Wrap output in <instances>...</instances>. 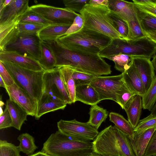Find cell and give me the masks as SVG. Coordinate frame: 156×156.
<instances>
[{
    "instance_id": "obj_9",
    "label": "cell",
    "mask_w": 156,
    "mask_h": 156,
    "mask_svg": "<svg viewBox=\"0 0 156 156\" xmlns=\"http://www.w3.org/2000/svg\"><path fill=\"white\" fill-rule=\"evenodd\" d=\"M29 9L54 24L70 25L78 14L66 8L57 7L42 4L34 5Z\"/></svg>"
},
{
    "instance_id": "obj_44",
    "label": "cell",
    "mask_w": 156,
    "mask_h": 156,
    "mask_svg": "<svg viewBox=\"0 0 156 156\" xmlns=\"http://www.w3.org/2000/svg\"><path fill=\"white\" fill-rule=\"evenodd\" d=\"M83 27V17L81 14H78L75 17L73 24L68 29L65 35L75 33L80 30Z\"/></svg>"
},
{
    "instance_id": "obj_47",
    "label": "cell",
    "mask_w": 156,
    "mask_h": 156,
    "mask_svg": "<svg viewBox=\"0 0 156 156\" xmlns=\"http://www.w3.org/2000/svg\"><path fill=\"white\" fill-rule=\"evenodd\" d=\"M156 156V130L151 138L144 155V156Z\"/></svg>"
},
{
    "instance_id": "obj_48",
    "label": "cell",
    "mask_w": 156,
    "mask_h": 156,
    "mask_svg": "<svg viewBox=\"0 0 156 156\" xmlns=\"http://www.w3.org/2000/svg\"><path fill=\"white\" fill-rule=\"evenodd\" d=\"M91 5H101L108 7V0H90L88 3Z\"/></svg>"
},
{
    "instance_id": "obj_16",
    "label": "cell",
    "mask_w": 156,
    "mask_h": 156,
    "mask_svg": "<svg viewBox=\"0 0 156 156\" xmlns=\"http://www.w3.org/2000/svg\"><path fill=\"white\" fill-rule=\"evenodd\" d=\"M108 7L126 23L138 18V9L133 2L123 0H108Z\"/></svg>"
},
{
    "instance_id": "obj_22",
    "label": "cell",
    "mask_w": 156,
    "mask_h": 156,
    "mask_svg": "<svg viewBox=\"0 0 156 156\" xmlns=\"http://www.w3.org/2000/svg\"><path fill=\"white\" fill-rule=\"evenodd\" d=\"M75 97L76 101H80L91 106L100 101L98 92L90 84L76 86Z\"/></svg>"
},
{
    "instance_id": "obj_3",
    "label": "cell",
    "mask_w": 156,
    "mask_h": 156,
    "mask_svg": "<svg viewBox=\"0 0 156 156\" xmlns=\"http://www.w3.org/2000/svg\"><path fill=\"white\" fill-rule=\"evenodd\" d=\"M57 40L70 50L89 54H98L110 44L112 39L83 27L79 31L62 36Z\"/></svg>"
},
{
    "instance_id": "obj_30",
    "label": "cell",
    "mask_w": 156,
    "mask_h": 156,
    "mask_svg": "<svg viewBox=\"0 0 156 156\" xmlns=\"http://www.w3.org/2000/svg\"><path fill=\"white\" fill-rule=\"evenodd\" d=\"M17 139L20 142L18 146L20 151L28 155L33 154L38 148L35 144L34 137L27 133L20 134Z\"/></svg>"
},
{
    "instance_id": "obj_1",
    "label": "cell",
    "mask_w": 156,
    "mask_h": 156,
    "mask_svg": "<svg viewBox=\"0 0 156 156\" xmlns=\"http://www.w3.org/2000/svg\"><path fill=\"white\" fill-rule=\"evenodd\" d=\"M46 42L55 55V67L69 66L96 76L108 75L112 73L111 66L98 54H89L70 50L57 40Z\"/></svg>"
},
{
    "instance_id": "obj_28",
    "label": "cell",
    "mask_w": 156,
    "mask_h": 156,
    "mask_svg": "<svg viewBox=\"0 0 156 156\" xmlns=\"http://www.w3.org/2000/svg\"><path fill=\"white\" fill-rule=\"evenodd\" d=\"M109 117L110 121L114 123L116 128L123 133L128 136H131L135 133L134 128L122 115L112 112L109 114Z\"/></svg>"
},
{
    "instance_id": "obj_54",
    "label": "cell",
    "mask_w": 156,
    "mask_h": 156,
    "mask_svg": "<svg viewBox=\"0 0 156 156\" xmlns=\"http://www.w3.org/2000/svg\"><path fill=\"white\" fill-rule=\"evenodd\" d=\"M0 87H3L5 88V89L6 87V85L3 80L1 77H0Z\"/></svg>"
},
{
    "instance_id": "obj_20",
    "label": "cell",
    "mask_w": 156,
    "mask_h": 156,
    "mask_svg": "<svg viewBox=\"0 0 156 156\" xmlns=\"http://www.w3.org/2000/svg\"><path fill=\"white\" fill-rule=\"evenodd\" d=\"M156 127L144 130L140 133L135 132L128 136L132 147L136 156H144L147 148Z\"/></svg>"
},
{
    "instance_id": "obj_18",
    "label": "cell",
    "mask_w": 156,
    "mask_h": 156,
    "mask_svg": "<svg viewBox=\"0 0 156 156\" xmlns=\"http://www.w3.org/2000/svg\"><path fill=\"white\" fill-rule=\"evenodd\" d=\"M0 61L14 63L26 69L37 71L44 70L38 62L15 52L0 51Z\"/></svg>"
},
{
    "instance_id": "obj_11",
    "label": "cell",
    "mask_w": 156,
    "mask_h": 156,
    "mask_svg": "<svg viewBox=\"0 0 156 156\" xmlns=\"http://www.w3.org/2000/svg\"><path fill=\"white\" fill-rule=\"evenodd\" d=\"M41 41L37 35L19 37L8 45L5 51L15 52L38 61L41 58Z\"/></svg>"
},
{
    "instance_id": "obj_26",
    "label": "cell",
    "mask_w": 156,
    "mask_h": 156,
    "mask_svg": "<svg viewBox=\"0 0 156 156\" xmlns=\"http://www.w3.org/2000/svg\"><path fill=\"white\" fill-rule=\"evenodd\" d=\"M38 62L45 71L55 67L56 59L54 53L47 42L43 41H41V58Z\"/></svg>"
},
{
    "instance_id": "obj_36",
    "label": "cell",
    "mask_w": 156,
    "mask_h": 156,
    "mask_svg": "<svg viewBox=\"0 0 156 156\" xmlns=\"http://www.w3.org/2000/svg\"><path fill=\"white\" fill-rule=\"evenodd\" d=\"M45 26L27 23H20L18 25L19 37L37 35L38 33Z\"/></svg>"
},
{
    "instance_id": "obj_13",
    "label": "cell",
    "mask_w": 156,
    "mask_h": 156,
    "mask_svg": "<svg viewBox=\"0 0 156 156\" xmlns=\"http://www.w3.org/2000/svg\"><path fill=\"white\" fill-rule=\"evenodd\" d=\"M66 105L52 89L43 88L42 95L37 105L35 119L38 120L43 115L48 112L63 110Z\"/></svg>"
},
{
    "instance_id": "obj_46",
    "label": "cell",
    "mask_w": 156,
    "mask_h": 156,
    "mask_svg": "<svg viewBox=\"0 0 156 156\" xmlns=\"http://www.w3.org/2000/svg\"><path fill=\"white\" fill-rule=\"evenodd\" d=\"M0 77L3 80L6 87L10 86L15 83L12 77L1 61H0Z\"/></svg>"
},
{
    "instance_id": "obj_50",
    "label": "cell",
    "mask_w": 156,
    "mask_h": 156,
    "mask_svg": "<svg viewBox=\"0 0 156 156\" xmlns=\"http://www.w3.org/2000/svg\"><path fill=\"white\" fill-rule=\"evenodd\" d=\"M12 0H0V12L8 5Z\"/></svg>"
},
{
    "instance_id": "obj_51",
    "label": "cell",
    "mask_w": 156,
    "mask_h": 156,
    "mask_svg": "<svg viewBox=\"0 0 156 156\" xmlns=\"http://www.w3.org/2000/svg\"><path fill=\"white\" fill-rule=\"evenodd\" d=\"M27 156H51L46 154L41 151L36 152L32 154L28 155Z\"/></svg>"
},
{
    "instance_id": "obj_32",
    "label": "cell",
    "mask_w": 156,
    "mask_h": 156,
    "mask_svg": "<svg viewBox=\"0 0 156 156\" xmlns=\"http://www.w3.org/2000/svg\"><path fill=\"white\" fill-rule=\"evenodd\" d=\"M142 100L143 108L151 111L156 102V75Z\"/></svg>"
},
{
    "instance_id": "obj_33",
    "label": "cell",
    "mask_w": 156,
    "mask_h": 156,
    "mask_svg": "<svg viewBox=\"0 0 156 156\" xmlns=\"http://www.w3.org/2000/svg\"><path fill=\"white\" fill-rule=\"evenodd\" d=\"M133 57L125 54H119L109 57L107 59L113 61L115 63V69L122 73L130 66Z\"/></svg>"
},
{
    "instance_id": "obj_53",
    "label": "cell",
    "mask_w": 156,
    "mask_h": 156,
    "mask_svg": "<svg viewBox=\"0 0 156 156\" xmlns=\"http://www.w3.org/2000/svg\"><path fill=\"white\" fill-rule=\"evenodd\" d=\"M151 114L154 115H156V102L151 111Z\"/></svg>"
},
{
    "instance_id": "obj_24",
    "label": "cell",
    "mask_w": 156,
    "mask_h": 156,
    "mask_svg": "<svg viewBox=\"0 0 156 156\" xmlns=\"http://www.w3.org/2000/svg\"><path fill=\"white\" fill-rule=\"evenodd\" d=\"M70 25L53 24L46 26L37 34L41 40L48 42L58 39L64 35Z\"/></svg>"
},
{
    "instance_id": "obj_41",
    "label": "cell",
    "mask_w": 156,
    "mask_h": 156,
    "mask_svg": "<svg viewBox=\"0 0 156 156\" xmlns=\"http://www.w3.org/2000/svg\"><path fill=\"white\" fill-rule=\"evenodd\" d=\"M73 78L76 86L90 84L96 76L89 74L78 71L73 68Z\"/></svg>"
},
{
    "instance_id": "obj_10",
    "label": "cell",
    "mask_w": 156,
    "mask_h": 156,
    "mask_svg": "<svg viewBox=\"0 0 156 156\" xmlns=\"http://www.w3.org/2000/svg\"><path fill=\"white\" fill-rule=\"evenodd\" d=\"M57 126L58 131L63 134L81 140H94L99 133L87 122H79L76 119L69 121L61 119L57 122Z\"/></svg>"
},
{
    "instance_id": "obj_12",
    "label": "cell",
    "mask_w": 156,
    "mask_h": 156,
    "mask_svg": "<svg viewBox=\"0 0 156 156\" xmlns=\"http://www.w3.org/2000/svg\"><path fill=\"white\" fill-rule=\"evenodd\" d=\"M5 90L10 100L22 108L28 115L35 116L37 104L28 93L15 83L10 86L6 87Z\"/></svg>"
},
{
    "instance_id": "obj_52",
    "label": "cell",
    "mask_w": 156,
    "mask_h": 156,
    "mask_svg": "<svg viewBox=\"0 0 156 156\" xmlns=\"http://www.w3.org/2000/svg\"><path fill=\"white\" fill-rule=\"evenodd\" d=\"M152 58L153 59L151 61V62L152 63L156 73L155 75H156V53Z\"/></svg>"
},
{
    "instance_id": "obj_21",
    "label": "cell",
    "mask_w": 156,
    "mask_h": 156,
    "mask_svg": "<svg viewBox=\"0 0 156 156\" xmlns=\"http://www.w3.org/2000/svg\"><path fill=\"white\" fill-rule=\"evenodd\" d=\"M122 73L124 83L130 90L141 97L144 95L146 91L143 84L132 62L129 68Z\"/></svg>"
},
{
    "instance_id": "obj_35",
    "label": "cell",
    "mask_w": 156,
    "mask_h": 156,
    "mask_svg": "<svg viewBox=\"0 0 156 156\" xmlns=\"http://www.w3.org/2000/svg\"><path fill=\"white\" fill-rule=\"evenodd\" d=\"M138 10L140 23L144 31H156V17Z\"/></svg>"
},
{
    "instance_id": "obj_29",
    "label": "cell",
    "mask_w": 156,
    "mask_h": 156,
    "mask_svg": "<svg viewBox=\"0 0 156 156\" xmlns=\"http://www.w3.org/2000/svg\"><path fill=\"white\" fill-rule=\"evenodd\" d=\"M89 114L90 118L87 122L98 129L102 123L107 119L108 112L106 109L96 104L91 105Z\"/></svg>"
},
{
    "instance_id": "obj_15",
    "label": "cell",
    "mask_w": 156,
    "mask_h": 156,
    "mask_svg": "<svg viewBox=\"0 0 156 156\" xmlns=\"http://www.w3.org/2000/svg\"><path fill=\"white\" fill-rule=\"evenodd\" d=\"M151 58L144 57H133L132 61V64L141 78L146 92L155 76Z\"/></svg>"
},
{
    "instance_id": "obj_39",
    "label": "cell",
    "mask_w": 156,
    "mask_h": 156,
    "mask_svg": "<svg viewBox=\"0 0 156 156\" xmlns=\"http://www.w3.org/2000/svg\"><path fill=\"white\" fill-rule=\"evenodd\" d=\"M109 15L114 23L117 30L123 40H125L128 32V26L127 23L111 10Z\"/></svg>"
},
{
    "instance_id": "obj_40",
    "label": "cell",
    "mask_w": 156,
    "mask_h": 156,
    "mask_svg": "<svg viewBox=\"0 0 156 156\" xmlns=\"http://www.w3.org/2000/svg\"><path fill=\"white\" fill-rule=\"evenodd\" d=\"M156 127V115L151 114L140 120L136 126L134 128L135 132L139 133L149 129Z\"/></svg>"
},
{
    "instance_id": "obj_42",
    "label": "cell",
    "mask_w": 156,
    "mask_h": 156,
    "mask_svg": "<svg viewBox=\"0 0 156 156\" xmlns=\"http://www.w3.org/2000/svg\"><path fill=\"white\" fill-rule=\"evenodd\" d=\"M136 94L129 89L122 91L118 94L116 96V102L124 109L125 106Z\"/></svg>"
},
{
    "instance_id": "obj_6",
    "label": "cell",
    "mask_w": 156,
    "mask_h": 156,
    "mask_svg": "<svg viewBox=\"0 0 156 156\" xmlns=\"http://www.w3.org/2000/svg\"><path fill=\"white\" fill-rule=\"evenodd\" d=\"M156 53V43L146 37L135 41L112 39L110 44L98 54L102 58H107L119 54L151 58Z\"/></svg>"
},
{
    "instance_id": "obj_58",
    "label": "cell",
    "mask_w": 156,
    "mask_h": 156,
    "mask_svg": "<svg viewBox=\"0 0 156 156\" xmlns=\"http://www.w3.org/2000/svg\"></svg>"
},
{
    "instance_id": "obj_8",
    "label": "cell",
    "mask_w": 156,
    "mask_h": 156,
    "mask_svg": "<svg viewBox=\"0 0 156 156\" xmlns=\"http://www.w3.org/2000/svg\"><path fill=\"white\" fill-rule=\"evenodd\" d=\"M90 84L98 92L100 101L109 99L116 102L117 94L128 88L124 83L122 73L116 76H95Z\"/></svg>"
},
{
    "instance_id": "obj_4",
    "label": "cell",
    "mask_w": 156,
    "mask_h": 156,
    "mask_svg": "<svg viewBox=\"0 0 156 156\" xmlns=\"http://www.w3.org/2000/svg\"><path fill=\"white\" fill-rule=\"evenodd\" d=\"M41 151L51 156H85L93 153L90 141L66 136L58 130L50 135Z\"/></svg>"
},
{
    "instance_id": "obj_57",
    "label": "cell",
    "mask_w": 156,
    "mask_h": 156,
    "mask_svg": "<svg viewBox=\"0 0 156 156\" xmlns=\"http://www.w3.org/2000/svg\"><path fill=\"white\" fill-rule=\"evenodd\" d=\"M85 156H89V155Z\"/></svg>"
},
{
    "instance_id": "obj_55",
    "label": "cell",
    "mask_w": 156,
    "mask_h": 156,
    "mask_svg": "<svg viewBox=\"0 0 156 156\" xmlns=\"http://www.w3.org/2000/svg\"><path fill=\"white\" fill-rule=\"evenodd\" d=\"M89 156H103L98 154L95 153L94 152L90 154Z\"/></svg>"
},
{
    "instance_id": "obj_49",
    "label": "cell",
    "mask_w": 156,
    "mask_h": 156,
    "mask_svg": "<svg viewBox=\"0 0 156 156\" xmlns=\"http://www.w3.org/2000/svg\"><path fill=\"white\" fill-rule=\"evenodd\" d=\"M147 37L151 41L156 43V31H144Z\"/></svg>"
},
{
    "instance_id": "obj_45",
    "label": "cell",
    "mask_w": 156,
    "mask_h": 156,
    "mask_svg": "<svg viewBox=\"0 0 156 156\" xmlns=\"http://www.w3.org/2000/svg\"><path fill=\"white\" fill-rule=\"evenodd\" d=\"M12 126V121L10 115L6 106L3 113L0 115L1 129Z\"/></svg>"
},
{
    "instance_id": "obj_56",
    "label": "cell",
    "mask_w": 156,
    "mask_h": 156,
    "mask_svg": "<svg viewBox=\"0 0 156 156\" xmlns=\"http://www.w3.org/2000/svg\"><path fill=\"white\" fill-rule=\"evenodd\" d=\"M5 105L4 103L1 100L0 101V107H2Z\"/></svg>"
},
{
    "instance_id": "obj_43",
    "label": "cell",
    "mask_w": 156,
    "mask_h": 156,
    "mask_svg": "<svg viewBox=\"0 0 156 156\" xmlns=\"http://www.w3.org/2000/svg\"><path fill=\"white\" fill-rule=\"evenodd\" d=\"M90 0H64L63 3L66 8L80 13L84 6L88 4Z\"/></svg>"
},
{
    "instance_id": "obj_14",
    "label": "cell",
    "mask_w": 156,
    "mask_h": 156,
    "mask_svg": "<svg viewBox=\"0 0 156 156\" xmlns=\"http://www.w3.org/2000/svg\"><path fill=\"white\" fill-rule=\"evenodd\" d=\"M44 88H51L66 104H72L63 82L59 68L45 71L43 76Z\"/></svg>"
},
{
    "instance_id": "obj_23",
    "label": "cell",
    "mask_w": 156,
    "mask_h": 156,
    "mask_svg": "<svg viewBox=\"0 0 156 156\" xmlns=\"http://www.w3.org/2000/svg\"><path fill=\"white\" fill-rule=\"evenodd\" d=\"M143 108L142 97L136 95L125 106V110L128 121L134 128L138 125L140 120Z\"/></svg>"
},
{
    "instance_id": "obj_2",
    "label": "cell",
    "mask_w": 156,
    "mask_h": 156,
    "mask_svg": "<svg viewBox=\"0 0 156 156\" xmlns=\"http://www.w3.org/2000/svg\"><path fill=\"white\" fill-rule=\"evenodd\" d=\"M93 152L103 156H136L128 136L111 125L92 142Z\"/></svg>"
},
{
    "instance_id": "obj_34",
    "label": "cell",
    "mask_w": 156,
    "mask_h": 156,
    "mask_svg": "<svg viewBox=\"0 0 156 156\" xmlns=\"http://www.w3.org/2000/svg\"><path fill=\"white\" fill-rule=\"evenodd\" d=\"M20 23H27L47 26L54 24L29 9L22 16Z\"/></svg>"
},
{
    "instance_id": "obj_38",
    "label": "cell",
    "mask_w": 156,
    "mask_h": 156,
    "mask_svg": "<svg viewBox=\"0 0 156 156\" xmlns=\"http://www.w3.org/2000/svg\"><path fill=\"white\" fill-rule=\"evenodd\" d=\"M18 146L5 140H0V156H21Z\"/></svg>"
},
{
    "instance_id": "obj_5",
    "label": "cell",
    "mask_w": 156,
    "mask_h": 156,
    "mask_svg": "<svg viewBox=\"0 0 156 156\" xmlns=\"http://www.w3.org/2000/svg\"><path fill=\"white\" fill-rule=\"evenodd\" d=\"M110 11L106 6L86 4L80 12L83 17V27L112 39L123 40L109 15Z\"/></svg>"
},
{
    "instance_id": "obj_25",
    "label": "cell",
    "mask_w": 156,
    "mask_h": 156,
    "mask_svg": "<svg viewBox=\"0 0 156 156\" xmlns=\"http://www.w3.org/2000/svg\"><path fill=\"white\" fill-rule=\"evenodd\" d=\"M6 106L11 117L12 127L20 130L23 124L27 120V113L19 105L10 99L6 101Z\"/></svg>"
},
{
    "instance_id": "obj_37",
    "label": "cell",
    "mask_w": 156,
    "mask_h": 156,
    "mask_svg": "<svg viewBox=\"0 0 156 156\" xmlns=\"http://www.w3.org/2000/svg\"><path fill=\"white\" fill-rule=\"evenodd\" d=\"M132 1L139 10L156 17V0H133Z\"/></svg>"
},
{
    "instance_id": "obj_17",
    "label": "cell",
    "mask_w": 156,
    "mask_h": 156,
    "mask_svg": "<svg viewBox=\"0 0 156 156\" xmlns=\"http://www.w3.org/2000/svg\"><path fill=\"white\" fill-rule=\"evenodd\" d=\"M22 15L0 25V51H4L8 45L19 37L18 25Z\"/></svg>"
},
{
    "instance_id": "obj_31",
    "label": "cell",
    "mask_w": 156,
    "mask_h": 156,
    "mask_svg": "<svg viewBox=\"0 0 156 156\" xmlns=\"http://www.w3.org/2000/svg\"><path fill=\"white\" fill-rule=\"evenodd\" d=\"M127 23L128 26V32L124 40L135 41L147 37L141 27L139 17L127 22Z\"/></svg>"
},
{
    "instance_id": "obj_7",
    "label": "cell",
    "mask_w": 156,
    "mask_h": 156,
    "mask_svg": "<svg viewBox=\"0 0 156 156\" xmlns=\"http://www.w3.org/2000/svg\"><path fill=\"white\" fill-rule=\"evenodd\" d=\"M2 62L12 77L15 82L28 93L38 105L43 93V76L45 71H35L12 62Z\"/></svg>"
},
{
    "instance_id": "obj_19",
    "label": "cell",
    "mask_w": 156,
    "mask_h": 156,
    "mask_svg": "<svg viewBox=\"0 0 156 156\" xmlns=\"http://www.w3.org/2000/svg\"><path fill=\"white\" fill-rule=\"evenodd\" d=\"M29 0H12L0 12V25L23 15L29 9Z\"/></svg>"
},
{
    "instance_id": "obj_27",
    "label": "cell",
    "mask_w": 156,
    "mask_h": 156,
    "mask_svg": "<svg viewBox=\"0 0 156 156\" xmlns=\"http://www.w3.org/2000/svg\"><path fill=\"white\" fill-rule=\"evenodd\" d=\"M65 87L71 102H76V86L72 76L73 68L67 66L59 67Z\"/></svg>"
}]
</instances>
